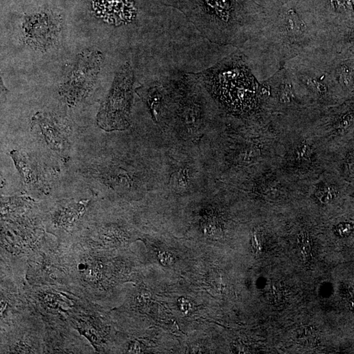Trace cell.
<instances>
[{
	"label": "cell",
	"instance_id": "obj_1",
	"mask_svg": "<svg viewBox=\"0 0 354 354\" xmlns=\"http://www.w3.org/2000/svg\"><path fill=\"white\" fill-rule=\"evenodd\" d=\"M183 12L204 38L220 45L243 48L257 37L265 20L247 0H165Z\"/></svg>",
	"mask_w": 354,
	"mask_h": 354
},
{
	"label": "cell",
	"instance_id": "obj_2",
	"mask_svg": "<svg viewBox=\"0 0 354 354\" xmlns=\"http://www.w3.org/2000/svg\"><path fill=\"white\" fill-rule=\"evenodd\" d=\"M327 40V30L318 19L285 5L265 20L260 34L246 45L255 47L264 61L280 70L288 60L324 47Z\"/></svg>",
	"mask_w": 354,
	"mask_h": 354
},
{
	"label": "cell",
	"instance_id": "obj_3",
	"mask_svg": "<svg viewBox=\"0 0 354 354\" xmlns=\"http://www.w3.org/2000/svg\"><path fill=\"white\" fill-rule=\"evenodd\" d=\"M239 49L214 66L189 74L227 111L249 114L271 100V87L269 79L258 80L249 57Z\"/></svg>",
	"mask_w": 354,
	"mask_h": 354
},
{
	"label": "cell",
	"instance_id": "obj_4",
	"mask_svg": "<svg viewBox=\"0 0 354 354\" xmlns=\"http://www.w3.org/2000/svg\"><path fill=\"white\" fill-rule=\"evenodd\" d=\"M284 67L299 97L325 101L338 87L329 71L325 46L293 58Z\"/></svg>",
	"mask_w": 354,
	"mask_h": 354
},
{
	"label": "cell",
	"instance_id": "obj_5",
	"mask_svg": "<svg viewBox=\"0 0 354 354\" xmlns=\"http://www.w3.org/2000/svg\"><path fill=\"white\" fill-rule=\"evenodd\" d=\"M133 81L132 68L126 63L116 74L111 92L97 114V124L103 130L122 131L130 126Z\"/></svg>",
	"mask_w": 354,
	"mask_h": 354
},
{
	"label": "cell",
	"instance_id": "obj_6",
	"mask_svg": "<svg viewBox=\"0 0 354 354\" xmlns=\"http://www.w3.org/2000/svg\"><path fill=\"white\" fill-rule=\"evenodd\" d=\"M103 62L100 51L86 50L79 54L72 72L60 88V95L68 105L74 106L87 96Z\"/></svg>",
	"mask_w": 354,
	"mask_h": 354
},
{
	"label": "cell",
	"instance_id": "obj_7",
	"mask_svg": "<svg viewBox=\"0 0 354 354\" xmlns=\"http://www.w3.org/2000/svg\"><path fill=\"white\" fill-rule=\"evenodd\" d=\"M32 124L50 150L66 160L70 150V129L65 122L51 114L38 112L32 118Z\"/></svg>",
	"mask_w": 354,
	"mask_h": 354
},
{
	"label": "cell",
	"instance_id": "obj_8",
	"mask_svg": "<svg viewBox=\"0 0 354 354\" xmlns=\"http://www.w3.org/2000/svg\"><path fill=\"white\" fill-rule=\"evenodd\" d=\"M28 44L36 49L45 50L55 43L60 31V22L46 14L34 15L23 25Z\"/></svg>",
	"mask_w": 354,
	"mask_h": 354
},
{
	"label": "cell",
	"instance_id": "obj_9",
	"mask_svg": "<svg viewBox=\"0 0 354 354\" xmlns=\"http://www.w3.org/2000/svg\"><path fill=\"white\" fill-rule=\"evenodd\" d=\"M10 155L26 189L44 195L49 193L50 184L44 168L37 161L27 153L21 151L12 150Z\"/></svg>",
	"mask_w": 354,
	"mask_h": 354
},
{
	"label": "cell",
	"instance_id": "obj_10",
	"mask_svg": "<svg viewBox=\"0 0 354 354\" xmlns=\"http://www.w3.org/2000/svg\"><path fill=\"white\" fill-rule=\"evenodd\" d=\"M88 204V200H81L70 201L60 205L51 216L54 227L63 230L73 227L85 213Z\"/></svg>",
	"mask_w": 354,
	"mask_h": 354
},
{
	"label": "cell",
	"instance_id": "obj_11",
	"mask_svg": "<svg viewBox=\"0 0 354 354\" xmlns=\"http://www.w3.org/2000/svg\"><path fill=\"white\" fill-rule=\"evenodd\" d=\"M298 248L304 258H308L312 250L310 239L306 233H302L298 237Z\"/></svg>",
	"mask_w": 354,
	"mask_h": 354
},
{
	"label": "cell",
	"instance_id": "obj_12",
	"mask_svg": "<svg viewBox=\"0 0 354 354\" xmlns=\"http://www.w3.org/2000/svg\"><path fill=\"white\" fill-rule=\"evenodd\" d=\"M317 197L322 203L329 202L332 200V192L331 189H327L317 192Z\"/></svg>",
	"mask_w": 354,
	"mask_h": 354
},
{
	"label": "cell",
	"instance_id": "obj_13",
	"mask_svg": "<svg viewBox=\"0 0 354 354\" xmlns=\"http://www.w3.org/2000/svg\"><path fill=\"white\" fill-rule=\"evenodd\" d=\"M180 301V305L182 310L186 311V312H188V311L190 310L191 305L189 301H187V300H185V299H181Z\"/></svg>",
	"mask_w": 354,
	"mask_h": 354
},
{
	"label": "cell",
	"instance_id": "obj_14",
	"mask_svg": "<svg viewBox=\"0 0 354 354\" xmlns=\"http://www.w3.org/2000/svg\"><path fill=\"white\" fill-rule=\"evenodd\" d=\"M159 258H161L162 262H165L166 260V264H169V263H170L169 262H170V256L167 253H166L165 255H164L163 254H161V255Z\"/></svg>",
	"mask_w": 354,
	"mask_h": 354
}]
</instances>
